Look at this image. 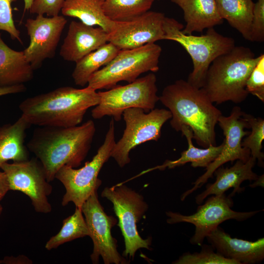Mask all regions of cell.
<instances>
[{"label": "cell", "mask_w": 264, "mask_h": 264, "mask_svg": "<svg viewBox=\"0 0 264 264\" xmlns=\"http://www.w3.org/2000/svg\"><path fill=\"white\" fill-rule=\"evenodd\" d=\"M95 131L92 120L70 127H40L34 130L26 146L41 163L50 182L63 166L76 168L81 165L90 149Z\"/></svg>", "instance_id": "6da1fadb"}, {"label": "cell", "mask_w": 264, "mask_h": 264, "mask_svg": "<svg viewBox=\"0 0 264 264\" xmlns=\"http://www.w3.org/2000/svg\"><path fill=\"white\" fill-rule=\"evenodd\" d=\"M159 100L171 113L173 129L178 132L187 126L199 146L216 145L215 127L222 113L201 88L177 80L164 88Z\"/></svg>", "instance_id": "7a4b0ae2"}, {"label": "cell", "mask_w": 264, "mask_h": 264, "mask_svg": "<svg viewBox=\"0 0 264 264\" xmlns=\"http://www.w3.org/2000/svg\"><path fill=\"white\" fill-rule=\"evenodd\" d=\"M99 102L98 92L87 87H63L28 97L19 107L30 125L70 127L80 124L88 110Z\"/></svg>", "instance_id": "3957f363"}, {"label": "cell", "mask_w": 264, "mask_h": 264, "mask_svg": "<svg viewBox=\"0 0 264 264\" xmlns=\"http://www.w3.org/2000/svg\"><path fill=\"white\" fill-rule=\"evenodd\" d=\"M263 55L256 56L249 48L235 46L212 62L201 88L213 103L244 101L249 94L247 80Z\"/></svg>", "instance_id": "277c9868"}, {"label": "cell", "mask_w": 264, "mask_h": 264, "mask_svg": "<svg viewBox=\"0 0 264 264\" xmlns=\"http://www.w3.org/2000/svg\"><path fill=\"white\" fill-rule=\"evenodd\" d=\"M183 28V24L175 19L165 17L164 40L176 42L186 50L193 64V69L187 81L201 88L212 62L235 47V41L220 34L214 27L207 29L206 33L200 36L186 34L182 31Z\"/></svg>", "instance_id": "5b68a950"}, {"label": "cell", "mask_w": 264, "mask_h": 264, "mask_svg": "<svg viewBox=\"0 0 264 264\" xmlns=\"http://www.w3.org/2000/svg\"><path fill=\"white\" fill-rule=\"evenodd\" d=\"M161 51V46L155 43L121 49L112 60L92 75L87 87L95 91L110 89L119 82L131 83L142 73L156 72Z\"/></svg>", "instance_id": "8992f818"}, {"label": "cell", "mask_w": 264, "mask_h": 264, "mask_svg": "<svg viewBox=\"0 0 264 264\" xmlns=\"http://www.w3.org/2000/svg\"><path fill=\"white\" fill-rule=\"evenodd\" d=\"M115 143L114 121L112 118L103 143L90 161L79 169L64 165L58 170L55 178L59 180L66 189L61 202L63 206L72 202L76 207L81 208L91 195L98 190L101 184V180L98 177L99 173L111 157Z\"/></svg>", "instance_id": "52a82bcc"}, {"label": "cell", "mask_w": 264, "mask_h": 264, "mask_svg": "<svg viewBox=\"0 0 264 264\" xmlns=\"http://www.w3.org/2000/svg\"><path fill=\"white\" fill-rule=\"evenodd\" d=\"M157 93L156 75L149 73L127 85H116L108 90L98 92L100 102L92 110L91 116L95 119L110 116L119 121L128 109L140 108L148 112L159 101Z\"/></svg>", "instance_id": "ba28073f"}, {"label": "cell", "mask_w": 264, "mask_h": 264, "mask_svg": "<svg viewBox=\"0 0 264 264\" xmlns=\"http://www.w3.org/2000/svg\"><path fill=\"white\" fill-rule=\"evenodd\" d=\"M101 196L111 202L118 219L125 246L123 256L133 258L139 249H151L152 238L143 239L137 229V223L148 209L143 197L123 183L105 188Z\"/></svg>", "instance_id": "9c48e42d"}, {"label": "cell", "mask_w": 264, "mask_h": 264, "mask_svg": "<svg viewBox=\"0 0 264 264\" xmlns=\"http://www.w3.org/2000/svg\"><path fill=\"white\" fill-rule=\"evenodd\" d=\"M122 116L126 128L122 137L115 143L111 153L123 168L130 163V153L136 146L149 141H157L163 125L172 117L169 110L154 109L148 112L137 108L126 110Z\"/></svg>", "instance_id": "30bf717a"}, {"label": "cell", "mask_w": 264, "mask_h": 264, "mask_svg": "<svg viewBox=\"0 0 264 264\" xmlns=\"http://www.w3.org/2000/svg\"><path fill=\"white\" fill-rule=\"evenodd\" d=\"M233 201L230 196L225 194L211 195L202 205L198 206L197 211L190 215H182L177 212L168 211L166 214L169 224L186 222L195 227V233L190 242L192 244L201 245L206 237L220 224L225 220H246L257 214L260 211L237 212L231 209Z\"/></svg>", "instance_id": "8fae6325"}, {"label": "cell", "mask_w": 264, "mask_h": 264, "mask_svg": "<svg viewBox=\"0 0 264 264\" xmlns=\"http://www.w3.org/2000/svg\"><path fill=\"white\" fill-rule=\"evenodd\" d=\"M243 113L241 108L236 106L233 108L229 116H220L217 124L225 137L222 150L217 158L205 168V173L193 183V188L182 194L181 200L201 187L209 178L213 177L215 170L223 164L237 160L246 162L250 158L249 150L242 147V144L243 138L249 133L244 130L245 128H249V126L243 118Z\"/></svg>", "instance_id": "7c38bea8"}, {"label": "cell", "mask_w": 264, "mask_h": 264, "mask_svg": "<svg viewBox=\"0 0 264 264\" xmlns=\"http://www.w3.org/2000/svg\"><path fill=\"white\" fill-rule=\"evenodd\" d=\"M0 168L7 176L10 190L20 191L28 196L36 212L47 214L51 211L48 197L53 188L37 158L6 162Z\"/></svg>", "instance_id": "4fadbf2b"}, {"label": "cell", "mask_w": 264, "mask_h": 264, "mask_svg": "<svg viewBox=\"0 0 264 264\" xmlns=\"http://www.w3.org/2000/svg\"><path fill=\"white\" fill-rule=\"evenodd\" d=\"M81 209L93 244L90 255L92 263L98 264L101 256L105 264H127V261L118 252L117 241L111 234L117 220L105 212L98 199L97 190L83 203Z\"/></svg>", "instance_id": "5bb4252c"}, {"label": "cell", "mask_w": 264, "mask_h": 264, "mask_svg": "<svg viewBox=\"0 0 264 264\" xmlns=\"http://www.w3.org/2000/svg\"><path fill=\"white\" fill-rule=\"evenodd\" d=\"M66 23V19L60 15L46 17L37 15L35 19H27L25 27L30 43L23 52L34 70L40 67L45 59L54 56Z\"/></svg>", "instance_id": "9a60e30c"}, {"label": "cell", "mask_w": 264, "mask_h": 264, "mask_svg": "<svg viewBox=\"0 0 264 264\" xmlns=\"http://www.w3.org/2000/svg\"><path fill=\"white\" fill-rule=\"evenodd\" d=\"M165 14L148 11L129 20L115 22L108 42L119 49L137 48L164 40Z\"/></svg>", "instance_id": "2e32d148"}, {"label": "cell", "mask_w": 264, "mask_h": 264, "mask_svg": "<svg viewBox=\"0 0 264 264\" xmlns=\"http://www.w3.org/2000/svg\"><path fill=\"white\" fill-rule=\"evenodd\" d=\"M108 42V34L100 27L71 21L60 50L65 61L76 63Z\"/></svg>", "instance_id": "e0dca14e"}, {"label": "cell", "mask_w": 264, "mask_h": 264, "mask_svg": "<svg viewBox=\"0 0 264 264\" xmlns=\"http://www.w3.org/2000/svg\"><path fill=\"white\" fill-rule=\"evenodd\" d=\"M216 252L239 264H254L264 259V238L251 242L232 238L219 226L206 237Z\"/></svg>", "instance_id": "ac0fdd59"}, {"label": "cell", "mask_w": 264, "mask_h": 264, "mask_svg": "<svg viewBox=\"0 0 264 264\" xmlns=\"http://www.w3.org/2000/svg\"><path fill=\"white\" fill-rule=\"evenodd\" d=\"M256 161V159L251 156L246 162L237 160L230 167H219L214 173L216 176L215 182L207 184L205 190L196 196V203L201 204L207 197L224 194L231 188L233 190L229 195L230 197L242 192L243 189L241 187V184L243 181H254L258 177L253 171Z\"/></svg>", "instance_id": "d6986e66"}, {"label": "cell", "mask_w": 264, "mask_h": 264, "mask_svg": "<svg viewBox=\"0 0 264 264\" xmlns=\"http://www.w3.org/2000/svg\"><path fill=\"white\" fill-rule=\"evenodd\" d=\"M183 11L185 26L182 31L188 35L201 32L223 22L215 0H171Z\"/></svg>", "instance_id": "ffe728a7"}, {"label": "cell", "mask_w": 264, "mask_h": 264, "mask_svg": "<svg viewBox=\"0 0 264 264\" xmlns=\"http://www.w3.org/2000/svg\"><path fill=\"white\" fill-rule=\"evenodd\" d=\"M34 70L23 51L9 47L0 34V87L24 84L33 79Z\"/></svg>", "instance_id": "44dd1931"}, {"label": "cell", "mask_w": 264, "mask_h": 264, "mask_svg": "<svg viewBox=\"0 0 264 264\" xmlns=\"http://www.w3.org/2000/svg\"><path fill=\"white\" fill-rule=\"evenodd\" d=\"M30 126L21 116L14 123L0 127V167L9 160L20 162L29 159L24 140Z\"/></svg>", "instance_id": "7402d4cb"}, {"label": "cell", "mask_w": 264, "mask_h": 264, "mask_svg": "<svg viewBox=\"0 0 264 264\" xmlns=\"http://www.w3.org/2000/svg\"><path fill=\"white\" fill-rule=\"evenodd\" d=\"M180 131L182 135L185 136L188 147V149L181 153L180 157L174 160H166L162 164L149 168L142 172L138 176L150 172L154 170H164L166 168L173 169L190 162L194 168L207 167L220 154L223 142L219 146L210 145L203 149L196 147L192 142L193 132L187 126H183Z\"/></svg>", "instance_id": "603a6c76"}, {"label": "cell", "mask_w": 264, "mask_h": 264, "mask_svg": "<svg viewBox=\"0 0 264 264\" xmlns=\"http://www.w3.org/2000/svg\"><path fill=\"white\" fill-rule=\"evenodd\" d=\"M103 3V0H65L61 12L64 16L77 18L85 24L97 25L109 34L113 30L115 22L106 16Z\"/></svg>", "instance_id": "cb8c5ba5"}, {"label": "cell", "mask_w": 264, "mask_h": 264, "mask_svg": "<svg viewBox=\"0 0 264 264\" xmlns=\"http://www.w3.org/2000/svg\"><path fill=\"white\" fill-rule=\"evenodd\" d=\"M221 18L242 36L251 41V27L254 3L252 0H215Z\"/></svg>", "instance_id": "d4e9b609"}, {"label": "cell", "mask_w": 264, "mask_h": 264, "mask_svg": "<svg viewBox=\"0 0 264 264\" xmlns=\"http://www.w3.org/2000/svg\"><path fill=\"white\" fill-rule=\"evenodd\" d=\"M120 50L108 42L76 62L72 73L75 84L81 87L87 85L92 75L112 60Z\"/></svg>", "instance_id": "484cf974"}, {"label": "cell", "mask_w": 264, "mask_h": 264, "mask_svg": "<svg viewBox=\"0 0 264 264\" xmlns=\"http://www.w3.org/2000/svg\"><path fill=\"white\" fill-rule=\"evenodd\" d=\"M89 235L88 229L81 209L76 207L74 213L63 220L59 232L46 242L45 248L51 250L66 242Z\"/></svg>", "instance_id": "4316f807"}, {"label": "cell", "mask_w": 264, "mask_h": 264, "mask_svg": "<svg viewBox=\"0 0 264 264\" xmlns=\"http://www.w3.org/2000/svg\"><path fill=\"white\" fill-rule=\"evenodd\" d=\"M154 0H103L106 16L114 22L132 19L149 11Z\"/></svg>", "instance_id": "83f0119b"}, {"label": "cell", "mask_w": 264, "mask_h": 264, "mask_svg": "<svg viewBox=\"0 0 264 264\" xmlns=\"http://www.w3.org/2000/svg\"><path fill=\"white\" fill-rule=\"evenodd\" d=\"M243 117L251 131L242 141V147L249 150L251 156L258 160L259 165L264 166V154L262 152L264 139V120L243 112Z\"/></svg>", "instance_id": "f1b7e54d"}, {"label": "cell", "mask_w": 264, "mask_h": 264, "mask_svg": "<svg viewBox=\"0 0 264 264\" xmlns=\"http://www.w3.org/2000/svg\"><path fill=\"white\" fill-rule=\"evenodd\" d=\"M204 245L199 252L182 254L173 264H239L234 260L227 259L215 252L213 248Z\"/></svg>", "instance_id": "f546056e"}, {"label": "cell", "mask_w": 264, "mask_h": 264, "mask_svg": "<svg viewBox=\"0 0 264 264\" xmlns=\"http://www.w3.org/2000/svg\"><path fill=\"white\" fill-rule=\"evenodd\" d=\"M248 93L264 102V55L249 75L246 84Z\"/></svg>", "instance_id": "4dcf8cb0"}, {"label": "cell", "mask_w": 264, "mask_h": 264, "mask_svg": "<svg viewBox=\"0 0 264 264\" xmlns=\"http://www.w3.org/2000/svg\"><path fill=\"white\" fill-rule=\"evenodd\" d=\"M18 0H0V30L7 32L11 38L22 44L20 32L16 28L13 19L11 3Z\"/></svg>", "instance_id": "1f68e13d"}, {"label": "cell", "mask_w": 264, "mask_h": 264, "mask_svg": "<svg viewBox=\"0 0 264 264\" xmlns=\"http://www.w3.org/2000/svg\"><path fill=\"white\" fill-rule=\"evenodd\" d=\"M250 36L251 42L264 41V0L254 3Z\"/></svg>", "instance_id": "d6a6232c"}, {"label": "cell", "mask_w": 264, "mask_h": 264, "mask_svg": "<svg viewBox=\"0 0 264 264\" xmlns=\"http://www.w3.org/2000/svg\"><path fill=\"white\" fill-rule=\"evenodd\" d=\"M65 0H34L29 10L32 14L46 15L48 17L59 15Z\"/></svg>", "instance_id": "836d02e7"}, {"label": "cell", "mask_w": 264, "mask_h": 264, "mask_svg": "<svg viewBox=\"0 0 264 264\" xmlns=\"http://www.w3.org/2000/svg\"><path fill=\"white\" fill-rule=\"evenodd\" d=\"M32 261L24 255H20L16 257L6 256L2 260H0L1 264H31Z\"/></svg>", "instance_id": "e575fe53"}, {"label": "cell", "mask_w": 264, "mask_h": 264, "mask_svg": "<svg viewBox=\"0 0 264 264\" xmlns=\"http://www.w3.org/2000/svg\"><path fill=\"white\" fill-rule=\"evenodd\" d=\"M26 89L24 84L0 87V96L24 92Z\"/></svg>", "instance_id": "d590c367"}, {"label": "cell", "mask_w": 264, "mask_h": 264, "mask_svg": "<svg viewBox=\"0 0 264 264\" xmlns=\"http://www.w3.org/2000/svg\"><path fill=\"white\" fill-rule=\"evenodd\" d=\"M9 190L7 176L3 171H0V202Z\"/></svg>", "instance_id": "8d00e7d4"}, {"label": "cell", "mask_w": 264, "mask_h": 264, "mask_svg": "<svg viewBox=\"0 0 264 264\" xmlns=\"http://www.w3.org/2000/svg\"><path fill=\"white\" fill-rule=\"evenodd\" d=\"M264 175L258 176V178L254 180L255 182L249 185L251 188H255L258 186L264 187Z\"/></svg>", "instance_id": "74e56055"}, {"label": "cell", "mask_w": 264, "mask_h": 264, "mask_svg": "<svg viewBox=\"0 0 264 264\" xmlns=\"http://www.w3.org/2000/svg\"><path fill=\"white\" fill-rule=\"evenodd\" d=\"M34 0H24V10H29Z\"/></svg>", "instance_id": "f35d334b"}, {"label": "cell", "mask_w": 264, "mask_h": 264, "mask_svg": "<svg viewBox=\"0 0 264 264\" xmlns=\"http://www.w3.org/2000/svg\"><path fill=\"white\" fill-rule=\"evenodd\" d=\"M2 209H3L2 206L0 204V216L1 214V213H2Z\"/></svg>", "instance_id": "ab89813d"}]
</instances>
